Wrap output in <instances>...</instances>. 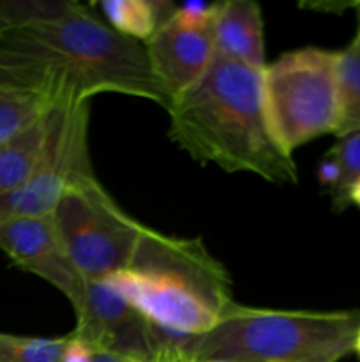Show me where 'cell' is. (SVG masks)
Segmentation results:
<instances>
[{"instance_id":"cell-16","label":"cell","mask_w":360,"mask_h":362,"mask_svg":"<svg viewBox=\"0 0 360 362\" xmlns=\"http://www.w3.org/2000/svg\"><path fill=\"white\" fill-rule=\"evenodd\" d=\"M67 336L32 338L0 332V362H60Z\"/></svg>"},{"instance_id":"cell-3","label":"cell","mask_w":360,"mask_h":362,"mask_svg":"<svg viewBox=\"0 0 360 362\" xmlns=\"http://www.w3.org/2000/svg\"><path fill=\"white\" fill-rule=\"evenodd\" d=\"M106 283L176 339L208 332L235 303L224 265L200 239H180L148 226L131 264Z\"/></svg>"},{"instance_id":"cell-25","label":"cell","mask_w":360,"mask_h":362,"mask_svg":"<svg viewBox=\"0 0 360 362\" xmlns=\"http://www.w3.org/2000/svg\"><path fill=\"white\" fill-rule=\"evenodd\" d=\"M201 362H232V361H201Z\"/></svg>"},{"instance_id":"cell-15","label":"cell","mask_w":360,"mask_h":362,"mask_svg":"<svg viewBox=\"0 0 360 362\" xmlns=\"http://www.w3.org/2000/svg\"><path fill=\"white\" fill-rule=\"evenodd\" d=\"M53 110L32 92L0 85V145L13 140Z\"/></svg>"},{"instance_id":"cell-22","label":"cell","mask_w":360,"mask_h":362,"mask_svg":"<svg viewBox=\"0 0 360 362\" xmlns=\"http://www.w3.org/2000/svg\"><path fill=\"white\" fill-rule=\"evenodd\" d=\"M355 352H356V356L360 357V331H359V336H356V343H355Z\"/></svg>"},{"instance_id":"cell-2","label":"cell","mask_w":360,"mask_h":362,"mask_svg":"<svg viewBox=\"0 0 360 362\" xmlns=\"http://www.w3.org/2000/svg\"><path fill=\"white\" fill-rule=\"evenodd\" d=\"M168 134L194 161L272 184H296V165L265 117L261 73L215 55L203 80L166 110Z\"/></svg>"},{"instance_id":"cell-8","label":"cell","mask_w":360,"mask_h":362,"mask_svg":"<svg viewBox=\"0 0 360 362\" xmlns=\"http://www.w3.org/2000/svg\"><path fill=\"white\" fill-rule=\"evenodd\" d=\"M73 310L74 334L92 349L113 352L122 359L155 362L166 345L180 341L152 325L106 281H87Z\"/></svg>"},{"instance_id":"cell-12","label":"cell","mask_w":360,"mask_h":362,"mask_svg":"<svg viewBox=\"0 0 360 362\" xmlns=\"http://www.w3.org/2000/svg\"><path fill=\"white\" fill-rule=\"evenodd\" d=\"M49 110L28 129L0 145V198L20 189L44 154L49 133Z\"/></svg>"},{"instance_id":"cell-13","label":"cell","mask_w":360,"mask_h":362,"mask_svg":"<svg viewBox=\"0 0 360 362\" xmlns=\"http://www.w3.org/2000/svg\"><path fill=\"white\" fill-rule=\"evenodd\" d=\"M175 6V2L166 0H102L92 4L116 34L143 45L173 16Z\"/></svg>"},{"instance_id":"cell-14","label":"cell","mask_w":360,"mask_h":362,"mask_svg":"<svg viewBox=\"0 0 360 362\" xmlns=\"http://www.w3.org/2000/svg\"><path fill=\"white\" fill-rule=\"evenodd\" d=\"M339 126L335 136L360 131V21L352 41L337 52Z\"/></svg>"},{"instance_id":"cell-5","label":"cell","mask_w":360,"mask_h":362,"mask_svg":"<svg viewBox=\"0 0 360 362\" xmlns=\"http://www.w3.org/2000/svg\"><path fill=\"white\" fill-rule=\"evenodd\" d=\"M265 117L286 154L339 126L337 52L316 46L288 52L261 73Z\"/></svg>"},{"instance_id":"cell-17","label":"cell","mask_w":360,"mask_h":362,"mask_svg":"<svg viewBox=\"0 0 360 362\" xmlns=\"http://www.w3.org/2000/svg\"><path fill=\"white\" fill-rule=\"evenodd\" d=\"M328 154L335 159L341 170V187L332 198V207L335 212H342L349 207L348 193L356 179H360V131H352L337 136L334 147Z\"/></svg>"},{"instance_id":"cell-23","label":"cell","mask_w":360,"mask_h":362,"mask_svg":"<svg viewBox=\"0 0 360 362\" xmlns=\"http://www.w3.org/2000/svg\"><path fill=\"white\" fill-rule=\"evenodd\" d=\"M353 7H355V11H356V21H360V2L353 4Z\"/></svg>"},{"instance_id":"cell-24","label":"cell","mask_w":360,"mask_h":362,"mask_svg":"<svg viewBox=\"0 0 360 362\" xmlns=\"http://www.w3.org/2000/svg\"><path fill=\"white\" fill-rule=\"evenodd\" d=\"M122 362H143V361H136V359H124Z\"/></svg>"},{"instance_id":"cell-18","label":"cell","mask_w":360,"mask_h":362,"mask_svg":"<svg viewBox=\"0 0 360 362\" xmlns=\"http://www.w3.org/2000/svg\"><path fill=\"white\" fill-rule=\"evenodd\" d=\"M221 2L176 4L172 20L189 28H210Z\"/></svg>"},{"instance_id":"cell-9","label":"cell","mask_w":360,"mask_h":362,"mask_svg":"<svg viewBox=\"0 0 360 362\" xmlns=\"http://www.w3.org/2000/svg\"><path fill=\"white\" fill-rule=\"evenodd\" d=\"M0 253L18 269L55 286L71 306L87 285L60 240L53 212L0 221Z\"/></svg>"},{"instance_id":"cell-21","label":"cell","mask_w":360,"mask_h":362,"mask_svg":"<svg viewBox=\"0 0 360 362\" xmlns=\"http://www.w3.org/2000/svg\"><path fill=\"white\" fill-rule=\"evenodd\" d=\"M348 200L349 205H356V207L360 209V179H356L355 182H353V186L349 187Z\"/></svg>"},{"instance_id":"cell-4","label":"cell","mask_w":360,"mask_h":362,"mask_svg":"<svg viewBox=\"0 0 360 362\" xmlns=\"http://www.w3.org/2000/svg\"><path fill=\"white\" fill-rule=\"evenodd\" d=\"M360 311H289L233 303L205 334L184 339L186 362H339L355 352Z\"/></svg>"},{"instance_id":"cell-11","label":"cell","mask_w":360,"mask_h":362,"mask_svg":"<svg viewBox=\"0 0 360 362\" xmlns=\"http://www.w3.org/2000/svg\"><path fill=\"white\" fill-rule=\"evenodd\" d=\"M215 55L263 73L265 37L261 9L253 0L221 2L212 23Z\"/></svg>"},{"instance_id":"cell-1","label":"cell","mask_w":360,"mask_h":362,"mask_svg":"<svg viewBox=\"0 0 360 362\" xmlns=\"http://www.w3.org/2000/svg\"><path fill=\"white\" fill-rule=\"evenodd\" d=\"M0 85L32 92L52 108H74L102 92L134 95L169 108L143 42L116 34L90 7L0 30Z\"/></svg>"},{"instance_id":"cell-10","label":"cell","mask_w":360,"mask_h":362,"mask_svg":"<svg viewBox=\"0 0 360 362\" xmlns=\"http://www.w3.org/2000/svg\"><path fill=\"white\" fill-rule=\"evenodd\" d=\"M148 62L173 99L203 80L215 59L210 28H189L172 18L145 42Z\"/></svg>"},{"instance_id":"cell-19","label":"cell","mask_w":360,"mask_h":362,"mask_svg":"<svg viewBox=\"0 0 360 362\" xmlns=\"http://www.w3.org/2000/svg\"><path fill=\"white\" fill-rule=\"evenodd\" d=\"M92 357H94V349L85 339L74 332L67 334L66 349L60 362H92Z\"/></svg>"},{"instance_id":"cell-7","label":"cell","mask_w":360,"mask_h":362,"mask_svg":"<svg viewBox=\"0 0 360 362\" xmlns=\"http://www.w3.org/2000/svg\"><path fill=\"white\" fill-rule=\"evenodd\" d=\"M88 106L53 108L44 154L20 189L0 198V221L55 211L74 177L92 170L88 158Z\"/></svg>"},{"instance_id":"cell-6","label":"cell","mask_w":360,"mask_h":362,"mask_svg":"<svg viewBox=\"0 0 360 362\" xmlns=\"http://www.w3.org/2000/svg\"><path fill=\"white\" fill-rule=\"evenodd\" d=\"M60 240L85 281H106L131 264L147 226L102 187L94 168L74 177L53 211Z\"/></svg>"},{"instance_id":"cell-20","label":"cell","mask_w":360,"mask_h":362,"mask_svg":"<svg viewBox=\"0 0 360 362\" xmlns=\"http://www.w3.org/2000/svg\"><path fill=\"white\" fill-rule=\"evenodd\" d=\"M122 361H124L122 357H119L116 354L94 349V357H92V362H122Z\"/></svg>"}]
</instances>
